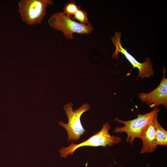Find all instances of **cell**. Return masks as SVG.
<instances>
[{
	"instance_id": "cell-1",
	"label": "cell",
	"mask_w": 167,
	"mask_h": 167,
	"mask_svg": "<svg viewBox=\"0 0 167 167\" xmlns=\"http://www.w3.org/2000/svg\"><path fill=\"white\" fill-rule=\"evenodd\" d=\"M48 23L55 30L62 32L65 37L69 39L74 38V33L88 34L93 30L90 23L85 24L76 22L63 12L53 13L49 18Z\"/></svg>"
},
{
	"instance_id": "cell-2",
	"label": "cell",
	"mask_w": 167,
	"mask_h": 167,
	"mask_svg": "<svg viewBox=\"0 0 167 167\" xmlns=\"http://www.w3.org/2000/svg\"><path fill=\"white\" fill-rule=\"evenodd\" d=\"M111 128L109 123H104L101 129L87 140L78 144L72 143L67 147H62L59 151L61 157L66 158L69 155L72 156L77 149L84 146L103 147L113 146L122 141V139L115 135H111L109 132Z\"/></svg>"
},
{
	"instance_id": "cell-3",
	"label": "cell",
	"mask_w": 167,
	"mask_h": 167,
	"mask_svg": "<svg viewBox=\"0 0 167 167\" xmlns=\"http://www.w3.org/2000/svg\"><path fill=\"white\" fill-rule=\"evenodd\" d=\"M158 107L155 108L149 113L139 114L137 118L132 120L124 121L116 118L114 120L122 123L124 126L122 127H116L114 132L121 133L125 132L127 134L126 141L130 143L131 145L136 138L141 139L142 134L152 122L155 116L161 110Z\"/></svg>"
},
{
	"instance_id": "cell-4",
	"label": "cell",
	"mask_w": 167,
	"mask_h": 167,
	"mask_svg": "<svg viewBox=\"0 0 167 167\" xmlns=\"http://www.w3.org/2000/svg\"><path fill=\"white\" fill-rule=\"evenodd\" d=\"M53 4L51 0H21L18 3V11L21 20L27 24H41L47 7Z\"/></svg>"
},
{
	"instance_id": "cell-5",
	"label": "cell",
	"mask_w": 167,
	"mask_h": 167,
	"mask_svg": "<svg viewBox=\"0 0 167 167\" xmlns=\"http://www.w3.org/2000/svg\"><path fill=\"white\" fill-rule=\"evenodd\" d=\"M73 105L69 103L65 105L64 109L68 118L67 124L62 122H59V124L63 127L67 131L68 134V142L78 141L80 137L86 132L83 127L80 118L84 112L90 109V107L87 103L83 104L80 107L73 110Z\"/></svg>"
},
{
	"instance_id": "cell-6",
	"label": "cell",
	"mask_w": 167,
	"mask_h": 167,
	"mask_svg": "<svg viewBox=\"0 0 167 167\" xmlns=\"http://www.w3.org/2000/svg\"><path fill=\"white\" fill-rule=\"evenodd\" d=\"M121 33L118 31L115 32L114 36L111 38V40L115 47V50L113 53L112 58L118 59V54L121 53L124 54L126 58L133 66V68L136 67L139 70V74L137 78H149L154 75V72L152 69V64L151 60L149 58H146L143 63L138 62L135 58L127 51L126 49L122 46L121 42Z\"/></svg>"
},
{
	"instance_id": "cell-7",
	"label": "cell",
	"mask_w": 167,
	"mask_h": 167,
	"mask_svg": "<svg viewBox=\"0 0 167 167\" xmlns=\"http://www.w3.org/2000/svg\"><path fill=\"white\" fill-rule=\"evenodd\" d=\"M166 70L164 67L162 80L159 85L150 92H142L138 95L141 101L145 102L150 108H155L161 105L167 107V79L165 77Z\"/></svg>"
},
{
	"instance_id": "cell-8",
	"label": "cell",
	"mask_w": 167,
	"mask_h": 167,
	"mask_svg": "<svg viewBox=\"0 0 167 167\" xmlns=\"http://www.w3.org/2000/svg\"><path fill=\"white\" fill-rule=\"evenodd\" d=\"M141 139L143 141V146L140 153L152 152L156 150L157 145L156 143V131L153 120L143 132Z\"/></svg>"
},
{
	"instance_id": "cell-9",
	"label": "cell",
	"mask_w": 167,
	"mask_h": 167,
	"mask_svg": "<svg viewBox=\"0 0 167 167\" xmlns=\"http://www.w3.org/2000/svg\"><path fill=\"white\" fill-rule=\"evenodd\" d=\"M153 122L156 131V145H167V131L160 124L158 121V113L154 117Z\"/></svg>"
},
{
	"instance_id": "cell-10",
	"label": "cell",
	"mask_w": 167,
	"mask_h": 167,
	"mask_svg": "<svg viewBox=\"0 0 167 167\" xmlns=\"http://www.w3.org/2000/svg\"><path fill=\"white\" fill-rule=\"evenodd\" d=\"M80 7L76 5L74 1L68 2L63 8V12L67 16L71 17Z\"/></svg>"
},
{
	"instance_id": "cell-11",
	"label": "cell",
	"mask_w": 167,
	"mask_h": 167,
	"mask_svg": "<svg viewBox=\"0 0 167 167\" xmlns=\"http://www.w3.org/2000/svg\"><path fill=\"white\" fill-rule=\"evenodd\" d=\"M72 18L77 20L82 24H87L90 23L86 12L80 8L77 10Z\"/></svg>"
}]
</instances>
